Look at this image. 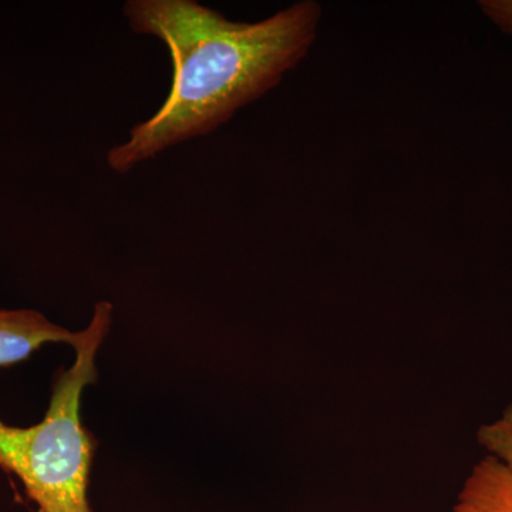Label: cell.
Returning <instances> with one entry per match:
<instances>
[{
	"mask_svg": "<svg viewBox=\"0 0 512 512\" xmlns=\"http://www.w3.org/2000/svg\"><path fill=\"white\" fill-rule=\"evenodd\" d=\"M480 8L498 28L512 36V0H484Z\"/></svg>",
	"mask_w": 512,
	"mask_h": 512,
	"instance_id": "cell-6",
	"label": "cell"
},
{
	"mask_svg": "<svg viewBox=\"0 0 512 512\" xmlns=\"http://www.w3.org/2000/svg\"><path fill=\"white\" fill-rule=\"evenodd\" d=\"M477 441L487 456L497 458L512 473V403L498 419L478 427Z\"/></svg>",
	"mask_w": 512,
	"mask_h": 512,
	"instance_id": "cell-5",
	"label": "cell"
},
{
	"mask_svg": "<svg viewBox=\"0 0 512 512\" xmlns=\"http://www.w3.org/2000/svg\"><path fill=\"white\" fill-rule=\"evenodd\" d=\"M450 512H512V473L485 456L471 468Z\"/></svg>",
	"mask_w": 512,
	"mask_h": 512,
	"instance_id": "cell-4",
	"label": "cell"
},
{
	"mask_svg": "<svg viewBox=\"0 0 512 512\" xmlns=\"http://www.w3.org/2000/svg\"><path fill=\"white\" fill-rule=\"evenodd\" d=\"M80 332H70L33 309L0 308V367L25 362L49 343L76 346Z\"/></svg>",
	"mask_w": 512,
	"mask_h": 512,
	"instance_id": "cell-3",
	"label": "cell"
},
{
	"mask_svg": "<svg viewBox=\"0 0 512 512\" xmlns=\"http://www.w3.org/2000/svg\"><path fill=\"white\" fill-rule=\"evenodd\" d=\"M111 320L113 306L97 303L73 348V365L57 372L45 419L30 427L0 421V468L22 481L40 512H93L94 440L83 426L80 407L83 390L97 380L96 356Z\"/></svg>",
	"mask_w": 512,
	"mask_h": 512,
	"instance_id": "cell-2",
	"label": "cell"
},
{
	"mask_svg": "<svg viewBox=\"0 0 512 512\" xmlns=\"http://www.w3.org/2000/svg\"><path fill=\"white\" fill-rule=\"evenodd\" d=\"M123 13L134 33L167 46L173 82L163 106L107 153L119 174L207 136L275 89L308 56L322 6L303 0L255 23L232 22L195 0H128Z\"/></svg>",
	"mask_w": 512,
	"mask_h": 512,
	"instance_id": "cell-1",
	"label": "cell"
}]
</instances>
